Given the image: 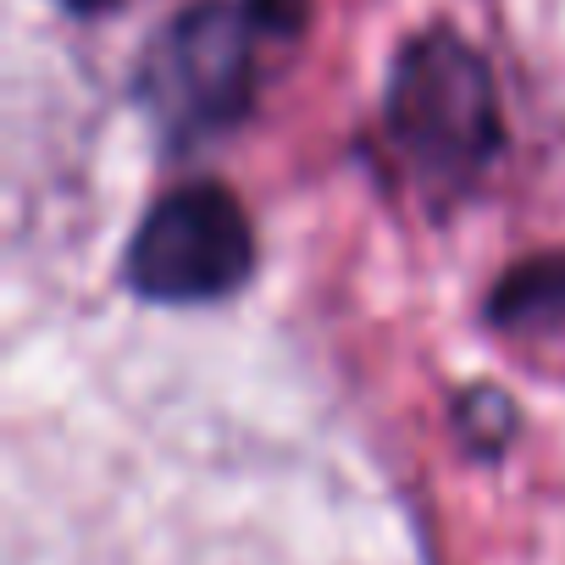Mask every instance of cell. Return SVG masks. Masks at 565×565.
I'll return each mask as SVG.
<instances>
[{
  "label": "cell",
  "mask_w": 565,
  "mask_h": 565,
  "mask_svg": "<svg viewBox=\"0 0 565 565\" xmlns=\"http://www.w3.org/2000/svg\"><path fill=\"white\" fill-rule=\"evenodd\" d=\"M388 128L422 178L466 183L499 145V100L477 51L455 34L405 45L388 89Z\"/></svg>",
  "instance_id": "6da1fadb"
},
{
  "label": "cell",
  "mask_w": 565,
  "mask_h": 565,
  "mask_svg": "<svg viewBox=\"0 0 565 565\" xmlns=\"http://www.w3.org/2000/svg\"><path fill=\"white\" fill-rule=\"evenodd\" d=\"M249 260H255V238L238 200L222 189H183L145 216L128 249V277L150 300L194 306V300L233 295L249 277Z\"/></svg>",
  "instance_id": "7a4b0ae2"
},
{
  "label": "cell",
  "mask_w": 565,
  "mask_h": 565,
  "mask_svg": "<svg viewBox=\"0 0 565 565\" xmlns=\"http://www.w3.org/2000/svg\"><path fill=\"white\" fill-rule=\"evenodd\" d=\"M62 7H73V12H95V7H106V0H62Z\"/></svg>",
  "instance_id": "5b68a950"
},
{
  "label": "cell",
  "mask_w": 565,
  "mask_h": 565,
  "mask_svg": "<svg viewBox=\"0 0 565 565\" xmlns=\"http://www.w3.org/2000/svg\"><path fill=\"white\" fill-rule=\"evenodd\" d=\"M306 12V0H249V18L266 29H295Z\"/></svg>",
  "instance_id": "277c9868"
},
{
  "label": "cell",
  "mask_w": 565,
  "mask_h": 565,
  "mask_svg": "<svg viewBox=\"0 0 565 565\" xmlns=\"http://www.w3.org/2000/svg\"><path fill=\"white\" fill-rule=\"evenodd\" d=\"M249 23L255 18H238L227 7H194L156 40L139 89L161 128L211 134L238 117L249 95Z\"/></svg>",
  "instance_id": "3957f363"
}]
</instances>
